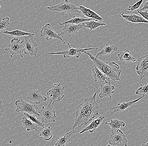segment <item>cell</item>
I'll use <instances>...</instances> for the list:
<instances>
[{
	"label": "cell",
	"mask_w": 148,
	"mask_h": 146,
	"mask_svg": "<svg viewBox=\"0 0 148 146\" xmlns=\"http://www.w3.org/2000/svg\"><path fill=\"white\" fill-rule=\"evenodd\" d=\"M97 95V92H95L92 97L85 99L84 102L77 107L73 129L86 125L99 115V108L96 101Z\"/></svg>",
	"instance_id": "6da1fadb"
},
{
	"label": "cell",
	"mask_w": 148,
	"mask_h": 146,
	"mask_svg": "<svg viewBox=\"0 0 148 146\" xmlns=\"http://www.w3.org/2000/svg\"><path fill=\"white\" fill-rule=\"evenodd\" d=\"M84 53L88 55L93 62L94 66L101 71L110 80L112 81H121L120 75L122 70L120 66L114 62H105L94 57L91 53L86 51Z\"/></svg>",
	"instance_id": "7a4b0ae2"
},
{
	"label": "cell",
	"mask_w": 148,
	"mask_h": 146,
	"mask_svg": "<svg viewBox=\"0 0 148 146\" xmlns=\"http://www.w3.org/2000/svg\"><path fill=\"white\" fill-rule=\"evenodd\" d=\"M46 9L49 12H61V14L64 15L66 13H78L81 14L78 7L69 2V0H64L60 4L53 6H48Z\"/></svg>",
	"instance_id": "3957f363"
},
{
	"label": "cell",
	"mask_w": 148,
	"mask_h": 146,
	"mask_svg": "<svg viewBox=\"0 0 148 146\" xmlns=\"http://www.w3.org/2000/svg\"><path fill=\"white\" fill-rule=\"evenodd\" d=\"M34 36L33 35L25 36L21 43L24 46V52L25 54L37 57L38 48L34 40Z\"/></svg>",
	"instance_id": "277c9868"
},
{
	"label": "cell",
	"mask_w": 148,
	"mask_h": 146,
	"mask_svg": "<svg viewBox=\"0 0 148 146\" xmlns=\"http://www.w3.org/2000/svg\"><path fill=\"white\" fill-rule=\"evenodd\" d=\"M15 104L16 106L15 111L16 112H22L30 114L40 116L38 110V108L36 104H31L23 99L18 100L16 101Z\"/></svg>",
	"instance_id": "5b68a950"
},
{
	"label": "cell",
	"mask_w": 148,
	"mask_h": 146,
	"mask_svg": "<svg viewBox=\"0 0 148 146\" xmlns=\"http://www.w3.org/2000/svg\"><path fill=\"white\" fill-rule=\"evenodd\" d=\"M50 102L46 107L42 106L39 113L41 117L42 121L44 123H55L56 118L55 109Z\"/></svg>",
	"instance_id": "8992f818"
},
{
	"label": "cell",
	"mask_w": 148,
	"mask_h": 146,
	"mask_svg": "<svg viewBox=\"0 0 148 146\" xmlns=\"http://www.w3.org/2000/svg\"><path fill=\"white\" fill-rule=\"evenodd\" d=\"M67 45L69 47V49L67 50L64 51H60V52L49 53L46 54H48V55L60 54V55H62L65 58H69V57H73V56H75L77 58H78L81 55V53L83 52V51L90 50H97L98 49V48H87V47H86L85 49L74 48L71 47L69 42L67 43Z\"/></svg>",
	"instance_id": "52a82bcc"
},
{
	"label": "cell",
	"mask_w": 148,
	"mask_h": 146,
	"mask_svg": "<svg viewBox=\"0 0 148 146\" xmlns=\"http://www.w3.org/2000/svg\"><path fill=\"white\" fill-rule=\"evenodd\" d=\"M64 86L61 84H54L51 89L49 90L46 95L50 98L51 102L53 104L60 101L63 98L64 95Z\"/></svg>",
	"instance_id": "ba28073f"
},
{
	"label": "cell",
	"mask_w": 148,
	"mask_h": 146,
	"mask_svg": "<svg viewBox=\"0 0 148 146\" xmlns=\"http://www.w3.org/2000/svg\"><path fill=\"white\" fill-rule=\"evenodd\" d=\"M128 140L124 133L121 129L112 134L108 140V146H127Z\"/></svg>",
	"instance_id": "9c48e42d"
},
{
	"label": "cell",
	"mask_w": 148,
	"mask_h": 146,
	"mask_svg": "<svg viewBox=\"0 0 148 146\" xmlns=\"http://www.w3.org/2000/svg\"><path fill=\"white\" fill-rule=\"evenodd\" d=\"M137 65L136 67L137 73L140 76L139 83L142 86L141 81L145 76L148 75V54L137 58Z\"/></svg>",
	"instance_id": "30bf717a"
},
{
	"label": "cell",
	"mask_w": 148,
	"mask_h": 146,
	"mask_svg": "<svg viewBox=\"0 0 148 146\" xmlns=\"http://www.w3.org/2000/svg\"><path fill=\"white\" fill-rule=\"evenodd\" d=\"M24 46L21 43L20 39L17 38H14L11 40L7 48L5 49V51H9L11 54L10 57H13V55L19 54L23 58L22 52L24 51Z\"/></svg>",
	"instance_id": "8fae6325"
},
{
	"label": "cell",
	"mask_w": 148,
	"mask_h": 146,
	"mask_svg": "<svg viewBox=\"0 0 148 146\" xmlns=\"http://www.w3.org/2000/svg\"><path fill=\"white\" fill-rule=\"evenodd\" d=\"M40 36L45 37L48 41H51L53 38L58 39L62 42L63 45L66 43L60 34H57L53 28L50 24H46L40 30Z\"/></svg>",
	"instance_id": "7c38bea8"
},
{
	"label": "cell",
	"mask_w": 148,
	"mask_h": 146,
	"mask_svg": "<svg viewBox=\"0 0 148 146\" xmlns=\"http://www.w3.org/2000/svg\"><path fill=\"white\" fill-rule=\"evenodd\" d=\"M85 22L79 24L73 23H66L65 24L64 27L62 29V31L60 34L61 36L63 35H66L67 36L71 37L78 33L79 29L84 27Z\"/></svg>",
	"instance_id": "4fadbf2b"
},
{
	"label": "cell",
	"mask_w": 148,
	"mask_h": 146,
	"mask_svg": "<svg viewBox=\"0 0 148 146\" xmlns=\"http://www.w3.org/2000/svg\"><path fill=\"white\" fill-rule=\"evenodd\" d=\"M105 82V84H102L100 85L101 92L99 94V97L101 98H103L107 97L112 98V94L114 93V90L115 89V87L111 84L110 79Z\"/></svg>",
	"instance_id": "5bb4252c"
},
{
	"label": "cell",
	"mask_w": 148,
	"mask_h": 146,
	"mask_svg": "<svg viewBox=\"0 0 148 146\" xmlns=\"http://www.w3.org/2000/svg\"><path fill=\"white\" fill-rule=\"evenodd\" d=\"M26 99L32 101L35 104H39L43 101H46L47 98L42 96L40 90L34 89L29 90Z\"/></svg>",
	"instance_id": "9a60e30c"
},
{
	"label": "cell",
	"mask_w": 148,
	"mask_h": 146,
	"mask_svg": "<svg viewBox=\"0 0 148 146\" xmlns=\"http://www.w3.org/2000/svg\"><path fill=\"white\" fill-rule=\"evenodd\" d=\"M145 95L143 94L142 97H140L139 98L137 99L131 101H128L127 102H122V103H120L116 105L115 107H113V108H110V109L111 110H113V111L108 116H106V118L109 116H111V115H112L114 113H115L116 112H123L125 111L126 109L128 108L129 107L133 106V105L136 102L142 99L144 97Z\"/></svg>",
	"instance_id": "2e32d148"
},
{
	"label": "cell",
	"mask_w": 148,
	"mask_h": 146,
	"mask_svg": "<svg viewBox=\"0 0 148 146\" xmlns=\"http://www.w3.org/2000/svg\"><path fill=\"white\" fill-rule=\"evenodd\" d=\"M79 9L81 12V14H83L84 16L88 17L89 18H91L94 20L99 21L103 23H105L104 20L99 14L94 11L86 8L83 5H79L78 6Z\"/></svg>",
	"instance_id": "e0dca14e"
},
{
	"label": "cell",
	"mask_w": 148,
	"mask_h": 146,
	"mask_svg": "<svg viewBox=\"0 0 148 146\" xmlns=\"http://www.w3.org/2000/svg\"><path fill=\"white\" fill-rule=\"evenodd\" d=\"M106 118V117H105L103 115H101L97 119L93 120L92 122L90 123L88 126L85 128H83L82 131H80L79 132V134H82L84 132H87V131H89L90 133H93L94 131L97 130V128L101 124L103 120Z\"/></svg>",
	"instance_id": "ac0fdd59"
},
{
	"label": "cell",
	"mask_w": 148,
	"mask_h": 146,
	"mask_svg": "<svg viewBox=\"0 0 148 146\" xmlns=\"http://www.w3.org/2000/svg\"><path fill=\"white\" fill-rule=\"evenodd\" d=\"M121 16L127 21L131 23H148V21L143 18V16L135 14H125L124 13L121 14Z\"/></svg>",
	"instance_id": "d6986e66"
},
{
	"label": "cell",
	"mask_w": 148,
	"mask_h": 146,
	"mask_svg": "<svg viewBox=\"0 0 148 146\" xmlns=\"http://www.w3.org/2000/svg\"><path fill=\"white\" fill-rule=\"evenodd\" d=\"M92 75L94 81L96 84L103 83L104 81L106 82L110 79L96 66H95V67L92 69Z\"/></svg>",
	"instance_id": "ffe728a7"
},
{
	"label": "cell",
	"mask_w": 148,
	"mask_h": 146,
	"mask_svg": "<svg viewBox=\"0 0 148 146\" xmlns=\"http://www.w3.org/2000/svg\"><path fill=\"white\" fill-rule=\"evenodd\" d=\"M75 132H76L73 129L70 132L61 135L60 137H58V141L56 143L55 146H64L67 145L70 141L71 136Z\"/></svg>",
	"instance_id": "44dd1931"
},
{
	"label": "cell",
	"mask_w": 148,
	"mask_h": 146,
	"mask_svg": "<svg viewBox=\"0 0 148 146\" xmlns=\"http://www.w3.org/2000/svg\"><path fill=\"white\" fill-rule=\"evenodd\" d=\"M106 124L109 125L111 127V133L113 134L116 131L122 129L123 127H125V123L123 121H120L118 119H114L111 120L110 122H106Z\"/></svg>",
	"instance_id": "7402d4cb"
},
{
	"label": "cell",
	"mask_w": 148,
	"mask_h": 146,
	"mask_svg": "<svg viewBox=\"0 0 148 146\" xmlns=\"http://www.w3.org/2000/svg\"><path fill=\"white\" fill-rule=\"evenodd\" d=\"M118 47L113 45H109L106 44L104 48L101 51L98 52L96 57L99 58V57L103 55H109L112 54L115 51H117Z\"/></svg>",
	"instance_id": "603a6c76"
},
{
	"label": "cell",
	"mask_w": 148,
	"mask_h": 146,
	"mask_svg": "<svg viewBox=\"0 0 148 146\" xmlns=\"http://www.w3.org/2000/svg\"><path fill=\"white\" fill-rule=\"evenodd\" d=\"M117 56L121 61L130 62H135L137 60L132 55L131 52L128 49H127L125 51L120 52L117 54Z\"/></svg>",
	"instance_id": "cb8c5ba5"
},
{
	"label": "cell",
	"mask_w": 148,
	"mask_h": 146,
	"mask_svg": "<svg viewBox=\"0 0 148 146\" xmlns=\"http://www.w3.org/2000/svg\"><path fill=\"white\" fill-rule=\"evenodd\" d=\"M22 123L23 127L26 129L27 132L31 130H35V131L38 130V126L26 116H24L22 118Z\"/></svg>",
	"instance_id": "d4e9b609"
},
{
	"label": "cell",
	"mask_w": 148,
	"mask_h": 146,
	"mask_svg": "<svg viewBox=\"0 0 148 146\" xmlns=\"http://www.w3.org/2000/svg\"><path fill=\"white\" fill-rule=\"evenodd\" d=\"M90 20H94V19H91V18L85 19V18H83V17H80V16H73V18L70 19V20L65 21L64 23H60L59 21L58 23H59V25H61L66 23L79 24Z\"/></svg>",
	"instance_id": "484cf974"
},
{
	"label": "cell",
	"mask_w": 148,
	"mask_h": 146,
	"mask_svg": "<svg viewBox=\"0 0 148 146\" xmlns=\"http://www.w3.org/2000/svg\"><path fill=\"white\" fill-rule=\"evenodd\" d=\"M105 23H103L95 20H90L87 21L85 23L84 27L87 28L89 29L90 30H94L97 27L101 26L106 25Z\"/></svg>",
	"instance_id": "4316f807"
},
{
	"label": "cell",
	"mask_w": 148,
	"mask_h": 146,
	"mask_svg": "<svg viewBox=\"0 0 148 146\" xmlns=\"http://www.w3.org/2000/svg\"><path fill=\"white\" fill-rule=\"evenodd\" d=\"M39 136L43 137L46 141H50L53 137L52 128L51 125L44 127L40 132Z\"/></svg>",
	"instance_id": "83f0119b"
},
{
	"label": "cell",
	"mask_w": 148,
	"mask_h": 146,
	"mask_svg": "<svg viewBox=\"0 0 148 146\" xmlns=\"http://www.w3.org/2000/svg\"><path fill=\"white\" fill-rule=\"evenodd\" d=\"M5 34H8L12 37L16 36L19 37L25 36H30V35H33L35 36L34 33H27V32H24L21 30L16 29V30H13V31H5L3 32Z\"/></svg>",
	"instance_id": "f1b7e54d"
},
{
	"label": "cell",
	"mask_w": 148,
	"mask_h": 146,
	"mask_svg": "<svg viewBox=\"0 0 148 146\" xmlns=\"http://www.w3.org/2000/svg\"><path fill=\"white\" fill-rule=\"evenodd\" d=\"M24 114L25 116L27 117L28 118L29 120H31L32 122L35 123L38 126H40L44 128L45 127V125H44V123L42 121H40L39 118H36V115H34V114H30L26 112H24Z\"/></svg>",
	"instance_id": "f546056e"
},
{
	"label": "cell",
	"mask_w": 148,
	"mask_h": 146,
	"mask_svg": "<svg viewBox=\"0 0 148 146\" xmlns=\"http://www.w3.org/2000/svg\"><path fill=\"white\" fill-rule=\"evenodd\" d=\"M10 24L9 17H5L0 19V32H3L4 29L9 26Z\"/></svg>",
	"instance_id": "4dcf8cb0"
},
{
	"label": "cell",
	"mask_w": 148,
	"mask_h": 146,
	"mask_svg": "<svg viewBox=\"0 0 148 146\" xmlns=\"http://www.w3.org/2000/svg\"><path fill=\"white\" fill-rule=\"evenodd\" d=\"M136 94L137 95H141V94L148 95V84H146L143 86H141L137 89Z\"/></svg>",
	"instance_id": "1f68e13d"
},
{
	"label": "cell",
	"mask_w": 148,
	"mask_h": 146,
	"mask_svg": "<svg viewBox=\"0 0 148 146\" xmlns=\"http://www.w3.org/2000/svg\"><path fill=\"white\" fill-rule=\"evenodd\" d=\"M143 1V0H140L137 2L134 5L128 6V8L127 9V10L131 11V12H133L135 10H138L139 8L140 7V5L142 4Z\"/></svg>",
	"instance_id": "d6a6232c"
},
{
	"label": "cell",
	"mask_w": 148,
	"mask_h": 146,
	"mask_svg": "<svg viewBox=\"0 0 148 146\" xmlns=\"http://www.w3.org/2000/svg\"><path fill=\"white\" fill-rule=\"evenodd\" d=\"M135 13L139 14L141 15V16H143V18L147 19L148 21V12L147 11H138L137 10L136 12H135Z\"/></svg>",
	"instance_id": "836d02e7"
},
{
	"label": "cell",
	"mask_w": 148,
	"mask_h": 146,
	"mask_svg": "<svg viewBox=\"0 0 148 146\" xmlns=\"http://www.w3.org/2000/svg\"><path fill=\"white\" fill-rule=\"evenodd\" d=\"M5 109L3 107V104L2 101L0 99V119L2 116L4 112ZM1 127V126H0Z\"/></svg>",
	"instance_id": "e575fe53"
},
{
	"label": "cell",
	"mask_w": 148,
	"mask_h": 146,
	"mask_svg": "<svg viewBox=\"0 0 148 146\" xmlns=\"http://www.w3.org/2000/svg\"><path fill=\"white\" fill-rule=\"evenodd\" d=\"M148 10V1L143 3V6H141V9L138 10V11H144Z\"/></svg>",
	"instance_id": "d590c367"
},
{
	"label": "cell",
	"mask_w": 148,
	"mask_h": 146,
	"mask_svg": "<svg viewBox=\"0 0 148 146\" xmlns=\"http://www.w3.org/2000/svg\"><path fill=\"white\" fill-rule=\"evenodd\" d=\"M148 145V142L147 144H143L141 145V146H147Z\"/></svg>",
	"instance_id": "8d00e7d4"
},
{
	"label": "cell",
	"mask_w": 148,
	"mask_h": 146,
	"mask_svg": "<svg viewBox=\"0 0 148 146\" xmlns=\"http://www.w3.org/2000/svg\"><path fill=\"white\" fill-rule=\"evenodd\" d=\"M1 5H0V12H1Z\"/></svg>",
	"instance_id": "74e56055"
}]
</instances>
